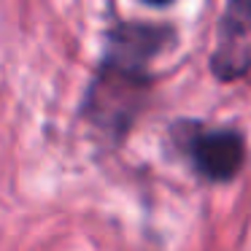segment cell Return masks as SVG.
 <instances>
[{
	"label": "cell",
	"instance_id": "6da1fadb",
	"mask_svg": "<svg viewBox=\"0 0 251 251\" xmlns=\"http://www.w3.org/2000/svg\"><path fill=\"white\" fill-rule=\"evenodd\" d=\"M211 68L224 81H235L251 71V0L227 3Z\"/></svg>",
	"mask_w": 251,
	"mask_h": 251
},
{
	"label": "cell",
	"instance_id": "7a4b0ae2",
	"mask_svg": "<svg viewBox=\"0 0 251 251\" xmlns=\"http://www.w3.org/2000/svg\"><path fill=\"white\" fill-rule=\"evenodd\" d=\"M192 157L195 165L205 178L211 181H227L243 165V141L238 132L216 130L205 132L192 143Z\"/></svg>",
	"mask_w": 251,
	"mask_h": 251
},
{
	"label": "cell",
	"instance_id": "3957f363",
	"mask_svg": "<svg viewBox=\"0 0 251 251\" xmlns=\"http://www.w3.org/2000/svg\"><path fill=\"white\" fill-rule=\"evenodd\" d=\"M165 41H170L168 30L159 27H143V25H127L119 27L111 38V51H108V65L125 68V71L141 73L143 65L157 54L165 46Z\"/></svg>",
	"mask_w": 251,
	"mask_h": 251
},
{
	"label": "cell",
	"instance_id": "277c9868",
	"mask_svg": "<svg viewBox=\"0 0 251 251\" xmlns=\"http://www.w3.org/2000/svg\"><path fill=\"white\" fill-rule=\"evenodd\" d=\"M149 3H154V6H165V3H170V0H149Z\"/></svg>",
	"mask_w": 251,
	"mask_h": 251
}]
</instances>
